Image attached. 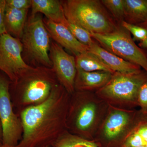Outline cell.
<instances>
[{"instance_id": "obj_1", "label": "cell", "mask_w": 147, "mask_h": 147, "mask_svg": "<svg viewBox=\"0 0 147 147\" xmlns=\"http://www.w3.org/2000/svg\"><path fill=\"white\" fill-rule=\"evenodd\" d=\"M67 92L60 84L43 102L27 107L21 113L23 133L18 147H51L63 134Z\"/></svg>"}, {"instance_id": "obj_2", "label": "cell", "mask_w": 147, "mask_h": 147, "mask_svg": "<svg viewBox=\"0 0 147 147\" xmlns=\"http://www.w3.org/2000/svg\"><path fill=\"white\" fill-rule=\"evenodd\" d=\"M59 84L53 67H32L16 83H10L9 90L12 104L33 105L41 103Z\"/></svg>"}, {"instance_id": "obj_3", "label": "cell", "mask_w": 147, "mask_h": 147, "mask_svg": "<svg viewBox=\"0 0 147 147\" xmlns=\"http://www.w3.org/2000/svg\"><path fill=\"white\" fill-rule=\"evenodd\" d=\"M61 3L67 20L90 32L110 33L118 26L100 1L66 0Z\"/></svg>"}, {"instance_id": "obj_4", "label": "cell", "mask_w": 147, "mask_h": 147, "mask_svg": "<svg viewBox=\"0 0 147 147\" xmlns=\"http://www.w3.org/2000/svg\"><path fill=\"white\" fill-rule=\"evenodd\" d=\"M50 38L41 16L31 14L21 39L22 57L27 64L32 67H53L49 56Z\"/></svg>"}, {"instance_id": "obj_5", "label": "cell", "mask_w": 147, "mask_h": 147, "mask_svg": "<svg viewBox=\"0 0 147 147\" xmlns=\"http://www.w3.org/2000/svg\"><path fill=\"white\" fill-rule=\"evenodd\" d=\"M101 47L125 60L139 65L147 73V56L136 45L131 34L119 24L115 31L106 34L90 32Z\"/></svg>"}, {"instance_id": "obj_6", "label": "cell", "mask_w": 147, "mask_h": 147, "mask_svg": "<svg viewBox=\"0 0 147 147\" xmlns=\"http://www.w3.org/2000/svg\"><path fill=\"white\" fill-rule=\"evenodd\" d=\"M11 82L0 71V120L3 130V144L16 146L22 139L23 129L21 119L16 115L11 98Z\"/></svg>"}, {"instance_id": "obj_7", "label": "cell", "mask_w": 147, "mask_h": 147, "mask_svg": "<svg viewBox=\"0 0 147 147\" xmlns=\"http://www.w3.org/2000/svg\"><path fill=\"white\" fill-rule=\"evenodd\" d=\"M146 82L147 73L144 70L131 74L116 72L98 92L110 99L137 102L139 90Z\"/></svg>"}, {"instance_id": "obj_8", "label": "cell", "mask_w": 147, "mask_h": 147, "mask_svg": "<svg viewBox=\"0 0 147 147\" xmlns=\"http://www.w3.org/2000/svg\"><path fill=\"white\" fill-rule=\"evenodd\" d=\"M21 40L6 33L0 36V71L12 84L16 83L26 71L32 67L22 57Z\"/></svg>"}, {"instance_id": "obj_9", "label": "cell", "mask_w": 147, "mask_h": 147, "mask_svg": "<svg viewBox=\"0 0 147 147\" xmlns=\"http://www.w3.org/2000/svg\"><path fill=\"white\" fill-rule=\"evenodd\" d=\"M49 56L60 84L68 93H72L75 90L77 73L75 57L54 41H51Z\"/></svg>"}, {"instance_id": "obj_10", "label": "cell", "mask_w": 147, "mask_h": 147, "mask_svg": "<svg viewBox=\"0 0 147 147\" xmlns=\"http://www.w3.org/2000/svg\"><path fill=\"white\" fill-rule=\"evenodd\" d=\"M43 20L51 38L71 52L74 57L89 51L88 47L79 42L65 26L55 23L47 18Z\"/></svg>"}, {"instance_id": "obj_11", "label": "cell", "mask_w": 147, "mask_h": 147, "mask_svg": "<svg viewBox=\"0 0 147 147\" xmlns=\"http://www.w3.org/2000/svg\"><path fill=\"white\" fill-rule=\"evenodd\" d=\"M88 47L89 51L97 56L114 73L131 74L142 70L139 65L125 60L110 53L96 41H94Z\"/></svg>"}, {"instance_id": "obj_12", "label": "cell", "mask_w": 147, "mask_h": 147, "mask_svg": "<svg viewBox=\"0 0 147 147\" xmlns=\"http://www.w3.org/2000/svg\"><path fill=\"white\" fill-rule=\"evenodd\" d=\"M31 8V15L41 13L47 19L55 23L65 26L67 23L61 1L32 0Z\"/></svg>"}, {"instance_id": "obj_13", "label": "cell", "mask_w": 147, "mask_h": 147, "mask_svg": "<svg viewBox=\"0 0 147 147\" xmlns=\"http://www.w3.org/2000/svg\"><path fill=\"white\" fill-rule=\"evenodd\" d=\"M113 74L105 71L87 72L77 69L75 89L88 90L101 88L109 82Z\"/></svg>"}, {"instance_id": "obj_14", "label": "cell", "mask_w": 147, "mask_h": 147, "mask_svg": "<svg viewBox=\"0 0 147 147\" xmlns=\"http://www.w3.org/2000/svg\"><path fill=\"white\" fill-rule=\"evenodd\" d=\"M130 121L128 113L121 110H115L105 121L103 129L105 137L108 141H113L121 135Z\"/></svg>"}, {"instance_id": "obj_15", "label": "cell", "mask_w": 147, "mask_h": 147, "mask_svg": "<svg viewBox=\"0 0 147 147\" xmlns=\"http://www.w3.org/2000/svg\"><path fill=\"white\" fill-rule=\"evenodd\" d=\"M28 10H21L6 7L4 24L7 33L21 40L26 23Z\"/></svg>"}, {"instance_id": "obj_16", "label": "cell", "mask_w": 147, "mask_h": 147, "mask_svg": "<svg viewBox=\"0 0 147 147\" xmlns=\"http://www.w3.org/2000/svg\"><path fill=\"white\" fill-rule=\"evenodd\" d=\"M124 21L139 25L147 21V0H124Z\"/></svg>"}, {"instance_id": "obj_17", "label": "cell", "mask_w": 147, "mask_h": 147, "mask_svg": "<svg viewBox=\"0 0 147 147\" xmlns=\"http://www.w3.org/2000/svg\"><path fill=\"white\" fill-rule=\"evenodd\" d=\"M75 57L77 69L87 72L105 71L114 73L97 56L89 51Z\"/></svg>"}, {"instance_id": "obj_18", "label": "cell", "mask_w": 147, "mask_h": 147, "mask_svg": "<svg viewBox=\"0 0 147 147\" xmlns=\"http://www.w3.org/2000/svg\"><path fill=\"white\" fill-rule=\"evenodd\" d=\"M96 107L92 102L84 104L79 110L76 116L75 125L80 131L88 130L92 125L96 117Z\"/></svg>"}, {"instance_id": "obj_19", "label": "cell", "mask_w": 147, "mask_h": 147, "mask_svg": "<svg viewBox=\"0 0 147 147\" xmlns=\"http://www.w3.org/2000/svg\"><path fill=\"white\" fill-rule=\"evenodd\" d=\"M51 147H99L94 142L78 136L63 134Z\"/></svg>"}, {"instance_id": "obj_20", "label": "cell", "mask_w": 147, "mask_h": 147, "mask_svg": "<svg viewBox=\"0 0 147 147\" xmlns=\"http://www.w3.org/2000/svg\"><path fill=\"white\" fill-rule=\"evenodd\" d=\"M101 2L119 24L124 21V0H102Z\"/></svg>"}, {"instance_id": "obj_21", "label": "cell", "mask_w": 147, "mask_h": 147, "mask_svg": "<svg viewBox=\"0 0 147 147\" xmlns=\"http://www.w3.org/2000/svg\"><path fill=\"white\" fill-rule=\"evenodd\" d=\"M65 26L67 27L75 38L83 45L89 47L94 41L92 38L91 33L86 29L68 21Z\"/></svg>"}, {"instance_id": "obj_22", "label": "cell", "mask_w": 147, "mask_h": 147, "mask_svg": "<svg viewBox=\"0 0 147 147\" xmlns=\"http://www.w3.org/2000/svg\"><path fill=\"white\" fill-rule=\"evenodd\" d=\"M121 25L126 29L133 36V39L135 40L142 41L147 36V29L137 25L129 24L123 21Z\"/></svg>"}, {"instance_id": "obj_23", "label": "cell", "mask_w": 147, "mask_h": 147, "mask_svg": "<svg viewBox=\"0 0 147 147\" xmlns=\"http://www.w3.org/2000/svg\"><path fill=\"white\" fill-rule=\"evenodd\" d=\"M146 145L144 139L134 129L126 138L122 147H139L145 146Z\"/></svg>"}, {"instance_id": "obj_24", "label": "cell", "mask_w": 147, "mask_h": 147, "mask_svg": "<svg viewBox=\"0 0 147 147\" xmlns=\"http://www.w3.org/2000/svg\"><path fill=\"white\" fill-rule=\"evenodd\" d=\"M7 7L25 10L31 7L32 0H6Z\"/></svg>"}, {"instance_id": "obj_25", "label": "cell", "mask_w": 147, "mask_h": 147, "mask_svg": "<svg viewBox=\"0 0 147 147\" xmlns=\"http://www.w3.org/2000/svg\"><path fill=\"white\" fill-rule=\"evenodd\" d=\"M137 102L144 112H147V82L143 84L139 90Z\"/></svg>"}, {"instance_id": "obj_26", "label": "cell", "mask_w": 147, "mask_h": 147, "mask_svg": "<svg viewBox=\"0 0 147 147\" xmlns=\"http://www.w3.org/2000/svg\"><path fill=\"white\" fill-rule=\"evenodd\" d=\"M6 8V0H0V36L7 33L4 24Z\"/></svg>"}, {"instance_id": "obj_27", "label": "cell", "mask_w": 147, "mask_h": 147, "mask_svg": "<svg viewBox=\"0 0 147 147\" xmlns=\"http://www.w3.org/2000/svg\"><path fill=\"white\" fill-rule=\"evenodd\" d=\"M135 130L144 139L147 144V122L144 123L139 125Z\"/></svg>"}, {"instance_id": "obj_28", "label": "cell", "mask_w": 147, "mask_h": 147, "mask_svg": "<svg viewBox=\"0 0 147 147\" xmlns=\"http://www.w3.org/2000/svg\"><path fill=\"white\" fill-rule=\"evenodd\" d=\"M139 46L142 48H147V36L139 43Z\"/></svg>"}, {"instance_id": "obj_29", "label": "cell", "mask_w": 147, "mask_h": 147, "mask_svg": "<svg viewBox=\"0 0 147 147\" xmlns=\"http://www.w3.org/2000/svg\"><path fill=\"white\" fill-rule=\"evenodd\" d=\"M3 130L1 122L0 120V145L3 144Z\"/></svg>"}, {"instance_id": "obj_30", "label": "cell", "mask_w": 147, "mask_h": 147, "mask_svg": "<svg viewBox=\"0 0 147 147\" xmlns=\"http://www.w3.org/2000/svg\"><path fill=\"white\" fill-rule=\"evenodd\" d=\"M138 26H140L143 27L147 29V21L144 23H142V24H139Z\"/></svg>"}, {"instance_id": "obj_31", "label": "cell", "mask_w": 147, "mask_h": 147, "mask_svg": "<svg viewBox=\"0 0 147 147\" xmlns=\"http://www.w3.org/2000/svg\"><path fill=\"white\" fill-rule=\"evenodd\" d=\"M0 147H18V146H8V145H5L2 144L0 145Z\"/></svg>"}, {"instance_id": "obj_32", "label": "cell", "mask_w": 147, "mask_h": 147, "mask_svg": "<svg viewBox=\"0 0 147 147\" xmlns=\"http://www.w3.org/2000/svg\"><path fill=\"white\" fill-rule=\"evenodd\" d=\"M145 147H147V144L146 145V146H145Z\"/></svg>"}, {"instance_id": "obj_33", "label": "cell", "mask_w": 147, "mask_h": 147, "mask_svg": "<svg viewBox=\"0 0 147 147\" xmlns=\"http://www.w3.org/2000/svg\"><path fill=\"white\" fill-rule=\"evenodd\" d=\"M145 147V146H141V147Z\"/></svg>"}, {"instance_id": "obj_34", "label": "cell", "mask_w": 147, "mask_h": 147, "mask_svg": "<svg viewBox=\"0 0 147 147\" xmlns=\"http://www.w3.org/2000/svg\"></svg>"}]
</instances>
